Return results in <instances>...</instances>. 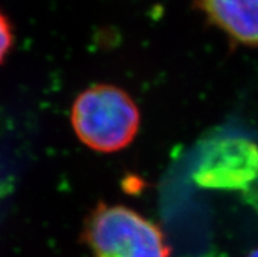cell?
Masks as SVG:
<instances>
[{
    "mask_svg": "<svg viewBox=\"0 0 258 257\" xmlns=\"http://www.w3.org/2000/svg\"><path fill=\"white\" fill-rule=\"evenodd\" d=\"M245 257H258V247L254 248V249H252V251L249 252Z\"/></svg>",
    "mask_w": 258,
    "mask_h": 257,
    "instance_id": "cell-6",
    "label": "cell"
},
{
    "mask_svg": "<svg viewBox=\"0 0 258 257\" xmlns=\"http://www.w3.org/2000/svg\"><path fill=\"white\" fill-rule=\"evenodd\" d=\"M82 241L93 257H172L163 230L124 205L98 202L85 217Z\"/></svg>",
    "mask_w": 258,
    "mask_h": 257,
    "instance_id": "cell-2",
    "label": "cell"
},
{
    "mask_svg": "<svg viewBox=\"0 0 258 257\" xmlns=\"http://www.w3.org/2000/svg\"><path fill=\"white\" fill-rule=\"evenodd\" d=\"M15 43V34L10 19L0 11V66L6 62Z\"/></svg>",
    "mask_w": 258,
    "mask_h": 257,
    "instance_id": "cell-5",
    "label": "cell"
},
{
    "mask_svg": "<svg viewBox=\"0 0 258 257\" xmlns=\"http://www.w3.org/2000/svg\"><path fill=\"white\" fill-rule=\"evenodd\" d=\"M194 7L229 41L258 47V0H193Z\"/></svg>",
    "mask_w": 258,
    "mask_h": 257,
    "instance_id": "cell-4",
    "label": "cell"
},
{
    "mask_svg": "<svg viewBox=\"0 0 258 257\" xmlns=\"http://www.w3.org/2000/svg\"><path fill=\"white\" fill-rule=\"evenodd\" d=\"M71 125L78 139L88 148L117 152L137 137L141 111L124 89L100 83L76 96L71 107Z\"/></svg>",
    "mask_w": 258,
    "mask_h": 257,
    "instance_id": "cell-1",
    "label": "cell"
},
{
    "mask_svg": "<svg viewBox=\"0 0 258 257\" xmlns=\"http://www.w3.org/2000/svg\"><path fill=\"white\" fill-rule=\"evenodd\" d=\"M191 176L201 188L249 193L258 185V143L239 134L210 138L201 147Z\"/></svg>",
    "mask_w": 258,
    "mask_h": 257,
    "instance_id": "cell-3",
    "label": "cell"
}]
</instances>
